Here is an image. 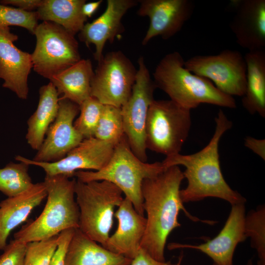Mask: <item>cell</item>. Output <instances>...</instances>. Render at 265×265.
Returning <instances> with one entry per match:
<instances>
[{
    "label": "cell",
    "instance_id": "6da1fadb",
    "mask_svg": "<svg viewBox=\"0 0 265 265\" xmlns=\"http://www.w3.org/2000/svg\"><path fill=\"white\" fill-rule=\"evenodd\" d=\"M184 179L179 166H172L158 175L144 180L142 184L143 207L147 217L140 248L159 262L165 261L164 249L169 235L181 226L178 221L181 211L194 221L213 223L192 216L185 209L180 195Z\"/></svg>",
    "mask_w": 265,
    "mask_h": 265
},
{
    "label": "cell",
    "instance_id": "7a4b0ae2",
    "mask_svg": "<svg viewBox=\"0 0 265 265\" xmlns=\"http://www.w3.org/2000/svg\"><path fill=\"white\" fill-rule=\"evenodd\" d=\"M214 133L208 144L200 151L190 155L180 153L166 157L161 162L165 169L172 166H184L187 185L180 190L183 203L215 197L232 205L245 203L246 199L232 189L225 180L220 167L218 146L222 135L233 124L220 109L215 118Z\"/></svg>",
    "mask_w": 265,
    "mask_h": 265
},
{
    "label": "cell",
    "instance_id": "3957f363",
    "mask_svg": "<svg viewBox=\"0 0 265 265\" xmlns=\"http://www.w3.org/2000/svg\"><path fill=\"white\" fill-rule=\"evenodd\" d=\"M184 63L182 55L178 52L163 57L153 73L157 88L167 94L170 100L190 110L202 104L237 107L233 97L220 91L209 80L188 70Z\"/></svg>",
    "mask_w": 265,
    "mask_h": 265
},
{
    "label": "cell",
    "instance_id": "277c9868",
    "mask_svg": "<svg viewBox=\"0 0 265 265\" xmlns=\"http://www.w3.org/2000/svg\"><path fill=\"white\" fill-rule=\"evenodd\" d=\"M43 182L47 191L44 208L38 217L15 233V239L27 243L51 238L67 229L79 228L76 179L62 175H46Z\"/></svg>",
    "mask_w": 265,
    "mask_h": 265
},
{
    "label": "cell",
    "instance_id": "5b68a950",
    "mask_svg": "<svg viewBox=\"0 0 265 265\" xmlns=\"http://www.w3.org/2000/svg\"><path fill=\"white\" fill-rule=\"evenodd\" d=\"M165 169L161 162L147 163L132 152L125 135L114 146L107 163L98 171H77L74 176L82 182L106 181L116 186L144 216L141 187L143 181L154 177Z\"/></svg>",
    "mask_w": 265,
    "mask_h": 265
},
{
    "label": "cell",
    "instance_id": "8992f818",
    "mask_svg": "<svg viewBox=\"0 0 265 265\" xmlns=\"http://www.w3.org/2000/svg\"><path fill=\"white\" fill-rule=\"evenodd\" d=\"M123 192L106 181L82 182L76 179V200L79 208V229L104 247L113 224L114 209L124 199Z\"/></svg>",
    "mask_w": 265,
    "mask_h": 265
},
{
    "label": "cell",
    "instance_id": "52a82bcc",
    "mask_svg": "<svg viewBox=\"0 0 265 265\" xmlns=\"http://www.w3.org/2000/svg\"><path fill=\"white\" fill-rule=\"evenodd\" d=\"M191 125L190 110L171 100H154L146 125L147 149L166 157L180 153Z\"/></svg>",
    "mask_w": 265,
    "mask_h": 265
},
{
    "label": "cell",
    "instance_id": "ba28073f",
    "mask_svg": "<svg viewBox=\"0 0 265 265\" xmlns=\"http://www.w3.org/2000/svg\"><path fill=\"white\" fill-rule=\"evenodd\" d=\"M34 34L36 43L31 54L32 68L40 76L50 80L81 59L75 35L61 26L43 21Z\"/></svg>",
    "mask_w": 265,
    "mask_h": 265
},
{
    "label": "cell",
    "instance_id": "9c48e42d",
    "mask_svg": "<svg viewBox=\"0 0 265 265\" xmlns=\"http://www.w3.org/2000/svg\"><path fill=\"white\" fill-rule=\"evenodd\" d=\"M97 62L91 97L104 105L121 108L131 95L137 69L121 51L103 54Z\"/></svg>",
    "mask_w": 265,
    "mask_h": 265
},
{
    "label": "cell",
    "instance_id": "30bf717a",
    "mask_svg": "<svg viewBox=\"0 0 265 265\" xmlns=\"http://www.w3.org/2000/svg\"><path fill=\"white\" fill-rule=\"evenodd\" d=\"M137 62L138 68L131 95L121 110L124 133L130 147L138 159L146 162V121L157 87L151 77L144 58L139 56Z\"/></svg>",
    "mask_w": 265,
    "mask_h": 265
},
{
    "label": "cell",
    "instance_id": "8fae6325",
    "mask_svg": "<svg viewBox=\"0 0 265 265\" xmlns=\"http://www.w3.org/2000/svg\"><path fill=\"white\" fill-rule=\"evenodd\" d=\"M192 73L210 80L223 93L242 97L246 84V65L238 51L226 49L216 55H195L185 61Z\"/></svg>",
    "mask_w": 265,
    "mask_h": 265
},
{
    "label": "cell",
    "instance_id": "7c38bea8",
    "mask_svg": "<svg viewBox=\"0 0 265 265\" xmlns=\"http://www.w3.org/2000/svg\"><path fill=\"white\" fill-rule=\"evenodd\" d=\"M114 145L94 137L83 139L61 159L55 162H38L18 155L15 159L42 168L46 176L62 175L69 178L80 170L98 171L109 160Z\"/></svg>",
    "mask_w": 265,
    "mask_h": 265
},
{
    "label": "cell",
    "instance_id": "4fadbf2b",
    "mask_svg": "<svg viewBox=\"0 0 265 265\" xmlns=\"http://www.w3.org/2000/svg\"><path fill=\"white\" fill-rule=\"evenodd\" d=\"M138 2L137 15L150 20L142 41L143 46L156 36L167 40L175 35L191 18L195 7L190 0H138Z\"/></svg>",
    "mask_w": 265,
    "mask_h": 265
},
{
    "label": "cell",
    "instance_id": "5bb4252c",
    "mask_svg": "<svg viewBox=\"0 0 265 265\" xmlns=\"http://www.w3.org/2000/svg\"><path fill=\"white\" fill-rule=\"evenodd\" d=\"M80 106L67 99L59 100L57 116L32 160L52 162L64 158L83 139L74 126Z\"/></svg>",
    "mask_w": 265,
    "mask_h": 265
},
{
    "label": "cell",
    "instance_id": "9a60e30c",
    "mask_svg": "<svg viewBox=\"0 0 265 265\" xmlns=\"http://www.w3.org/2000/svg\"><path fill=\"white\" fill-rule=\"evenodd\" d=\"M245 216L244 203L232 205L224 226L215 238L199 245L171 243L168 248L198 250L210 257L216 265H233L237 246L247 238L245 228Z\"/></svg>",
    "mask_w": 265,
    "mask_h": 265
},
{
    "label": "cell",
    "instance_id": "2e32d148",
    "mask_svg": "<svg viewBox=\"0 0 265 265\" xmlns=\"http://www.w3.org/2000/svg\"><path fill=\"white\" fill-rule=\"evenodd\" d=\"M18 39L9 27H0V78L2 86L15 93L21 99H27V78L33 68L31 54L17 48Z\"/></svg>",
    "mask_w": 265,
    "mask_h": 265
},
{
    "label": "cell",
    "instance_id": "e0dca14e",
    "mask_svg": "<svg viewBox=\"0 0 265 265\" xmlns=\"http://www.w3.org/2000/svg\"><path fill=\"white\" fill-rule=\"evenodd\" d=\"M104 13L91 23L85 24L79 33V38L88 47L95 46L94 57L98 61L103 56L106 43H113L124 30L122 23L127 12L138 4L136 0H107Z\"/></svg>",
    "mask_w": 265,
    "mask_h": 265
},
{
    "label": "cell",
    "instance_id": "ac0fdd59",
    "mask_svg": "<svg viewBox=\"0 0 265 265\" xmlns=\"http://www.w3.org/2000/svg\"><path fill=\"white\" fill-rule=\"evenodd\" d=\"M235 13L230 27L237 43L249 51L265 47V0H232Z\"/></svg>",
    "mask_w": 265,
    "mask_h": 265
},
{
    "label": "cell",
    "instance_id": "d6986e66",
    "mask_svg": "<svg viewBox=\"0 0 265 265\" xmlns=\"http://www.w3.org/2000/svg\"><path fill=\"white\" fill-rule=\"evenodd\" d=\"M117 208L114 216L118 220V227L109 237L104 247L132 260L140 249L146 218L136 211L131 201L125 197Z\"/></svg>",
    "mask_w": 265,
    "mask_h": 265
},
{
    "label": "cell",
    "instance_id": "ffe728a7",
    "mask_svg": "<svg viewBox=\"0 0 265 265\" xmlns=\"http://www.w3.org/2000/svg\"><path fill=\"white\" fill-rule=\"evenodd\" d=\"M44 182L33 184L22 193L0 202V251L3 250L10 233L24 222L32 210L47 197Z\"/></svg>",
    "mask_w": 265,
    "mask_h": 265
},
{
    "label": "cell",
    "instance_id": "44dd1931",
    "mask_svg": "<svg viewBox=\"0 0 265 265\" xmlns=\"http://www.w3.org/2000/svg\"><path fill=\"white\" fill-rule=\"evenodd\" d=\"M132 260L111 252L76 229L67 249L64 265H130Z\"/></svg>",
    "mask_w": 265,
    "mask_h": 265
},
{
    "label": "cell",
    "instance_id": "7402d4cb",
    "mask_svg": "<svg viewBox=\"0 0 265 265\" xmlns=\"http://www.w3.org/2000/svg\"><path fill=\"white\" fill-rule=\"evenodd\" d=\"M90 59H81L52 78L59 100L67 99L79 106L91 97V82L94 75Z\"/></svg>",
    "mask_w": 265,
    "mask_h": 265
},
{
    "label": "cell",
    "instance_id": "603a6c76",
    "mask_svg": "<svg viewBox=\"0 0 265 265\" xmlns=\"http://www.w3.org/2000/svg\"><path fill=\"white\" fill-rule=\"evenodd\" d=\"M58 109L59 96L55 87L50 82L40 88L37 108L27 120L26 138L32 149L37 151L41 147Z\"/></svg>",
    "mask_w": 265,
    "mask_h": 265
},
{
    "label": "cell",
    "instance_id": "cb8c5ba5",
    "mask_svg": "<svg viewBox=\"0 0 265 265\" xmlns=\"http://www.w3.org/2000/svg\"><path fill=\"white\" fill-rule=\"evenodd\" d=\"M246 65V84L241 102L251 114L265 117V52L249 51L244 56Z\"/></svg>",
    "mask_w": 265,
    "mask_h": 265
},
{
    "label": "cell",
    "instance_id": "d4e9b609",
    "mask_svg": "<svg viewBox=\"0 0 265 265\" xmlns=\"http://www.w3.org/2000/svg\"><path fill=\"white\" fill-rule=\"evenodd\" d=\"M85 2V0H43L36 12L38 20L57 24L75 35L87 21L82 11Z\"/></svg>",
    "mask_w": 265,
    "mask_h": 265
},
{
    "label": "cell",
    "instance_id": "484cf974",
    "mask_svg": "<svg viewBox=\"0 0 265 265\" xmlns=\"http://www.w3.org/2000/svg\"><path fill=\"white\" fill-rule=\"evenodd\" d=\"M29 166L23 162H10L0 168V192L11 197L30 188L33 184L28 172Z\"/></svg>",
    "mask_w": 265,
    "mask_h": 265
},
{
    "label": "cell",
    "instance_id": "4316f807",
    "mask_svg": "<svg viewBox=\"0 0 265 265\" xmlns=\"http://www.w3.org/2000/svg\"><path fill=\"white\" fill-rule=\"evenodd\" d=\"M124 135L121 108L105 105L94 137L115 146Z\"/></svg>",
    "mask_w": 265,
    "mask_h": 265
},
{
    "label": "cell",
    "instance_id": "83f0119b",
    "mask_svg": "<svg viewBox=\"0 0 265 265\" xmlns=\"http://www.w3.org/2000/svg\"><path fill=\"white\" fill-rule=\"evenodd\" d=\"M245 233L256 249L258 265H265V208L263 205L249 212L245 216Z\"/></svg>",
    "mask_w": 265,
    "mask_h": 265
},
{
    "label": "cell",
    "instance_id": "f1b7e54d",
    "mask_svg": "<svg viewBox=\"0 0 265 265\" xmlns=\"http://www.w3.org/2000/svg\"><path fill=\"white\" fill-rule=\"evenodd\" d=\"M105 105L90 97L80 106V115L74 126L83 139L94 137Z\"/></svg>",
    "mask_w": 265,
    "mask_h": 265
},
{
    "label": "cell",
    "instance_id": "f546056e",
    "mask_svg": "<svg viewBox=\"0 0 265 265\" xmlns=\"http://www.w3.org/2000/svg\"><path fill=\"white\" fill-rule=\"evenodd\" d=\"M58 236L26 243L25 265H49L57 246Z\"/></svg>",
    "mask_w": 265,
    "mask_h": 265
},
{
    "label": "cell",
    "instance_id": "4dcf8cb0",
    "mask_svg": "<svg viewBox=\"0 0 265 265\" xmlns=\"http://www.w3.org/2000/svg\"><path fill=\"white\" fill-rule=\"evenodd\" d=\"M38 20L36 11H25L0 3V27L19 26L34 34Z\"/></svg>",
    "mask_w": 265,
    "mask_h": 265
},
{
    "label": "cell",
    "instance_id": "1f68e13d",
    "mask_svg": "<svg viewBox=\"0 0 265 265\" xmlns=\"http://www.w3.org/2000/svg\"><path fill=\"white\" fill-rule=\"evenodd\" d=\"M26 243L13 239L0 256V265H25Z\"/></svg>",
    "mask_w": 265,
    "mask_h": 265
},
{
    "label": "cell",
    "instance_id": "d6a6232c",
    "mask_svg": "<svg viewBox=\"0 0 265 265\" xmlns=\"http://www.w3.org/2000/svg\"><path fill=\"white\" fill-rule=\"evenodd\" d=\"M75 230L67 229L58 235L57 246L49 265H64L66 254Z\"/></svg>",
    "mask_w": 265,
    "mask_h": 265
},
{
    "label": "cell",
    "instance_id": "836d02e7",
    "mask_svg": "<svg viewBox=\"0 0 265 265\" xmlns=\"http://www.w3.org/2000/svg\"><path fill=\"white\" fill-rule=\"evenodd\" d=\"M42 0H3L0 3L4 5H11L22 10L33 12L37 9L42 3Z\"/></svg>",
    "mask_w": 265,
    "mask_h": 265
},
{
    "label": "cell",
    "instance_id": "e575fe53",
    "mask_svg": "<svg viewBox=\"0 0 265 265\" xmlns=\"http://www.w3.org/2000/svg\"><path fill=\"white\" fill-rule=\"evenodd\" d=\"M130 265H175L170 262H159L152 258L146 252L141 249L132 259Z\"/></svg>",
    "mask_w": 265,
    "mask_h": 265
},
{
    "label": "cell",
    "instance_id": "d590c367",
    "mask_svg": "<svg viewBox=\"0 0 265 265\" xmlns=\"http://www.w3.org/2000/svg\"><path fill=\"white\" fill-rule=\"evenodd\" d=\"M244 144L263 160L265 159V139H257L248 136L244 138Z\"/></svg>",
    "mask_w": 265,
    "mask_h": 265
},
{
    "label": "cell",
    "instance_id": "8d00e7d4",
    "mask_svg": "<svg viewBox=\"0 0 265 265\" xmlns=\"http://www.w3.org/2000/svg\"><path fill=\"white\" fill-rule=\"evenodd\" d=\"M103 0L85 3L82 8L83 15L87 18L91 17L99 8Z\"/></svg>",
    "mask_w": 265,
    "mask_h": 265
},
{
    "label": "cell",
    "instance_id": "74e56055",
    "mask_svg": "<svg viewBox=\"0 0 265 265\" xmlns=\"http://www.w3.org/2000/svg\"><path fill=\"white\" fill-rule=\"evenodd\" d=\"M183 257V254L181 253L180 255L179 256L177 263L176 264H175V265H181ZM212 265H216L214 264H213Z\"/></svg>",
    "mask_w": 265,
    "mask_h": 265
},
{
    "label": "cell",
    "instance_id": "f35d334b",
    "mask_svg": "<svg viewBox=\"0 0 265 265\" xmlns=\"http://www.w3.org/2000/svg\"><path fill=\"white\" fill-rule=\"evenodd\" d=\"M246 265H253L252 260V259L249 260Z\"/></svg>",
    "mask_w": 265,
    "mask_h": 265
}]
</instances>
